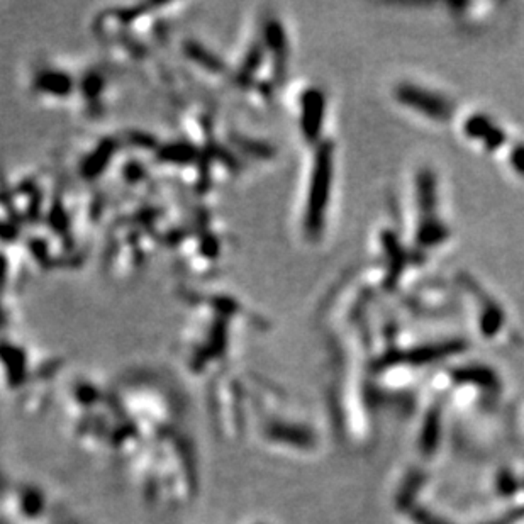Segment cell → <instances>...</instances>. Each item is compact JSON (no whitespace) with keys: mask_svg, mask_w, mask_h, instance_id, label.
I'll return each mask as SVG.
<instances>
[{"mask_svg":"<svg viewBox=\"0 0 524 524\" xmlns=\"http://www.w3.org/2000/svg\"><path fill=\"white\" fill-rule=\"evenodd\" d=\"M333 143H321L316 151L314 168H312L311 187H309L308 205L304 214V230L309 238H319L326 224L328 202L333 183Z\"/></svg>","mask_w":524,"mask_h":524,"instance_id":"cell-1","label":"cell"},{"mask_svg":"<svg viewBox=\"0 0 524 524\" xmlns=\"http://www.w3.org/2000/svg\"><path fill=\"white\" fill-rule=\"evenodd\" d=\"M396 99L401 104L412 107L418 112L438 121L452 117L453 104L443 95L412 83H402L396 88Z\"/></svg>","mask_w":524,"mask_h":524,"instance_id":"cell-2","label":"cell"},{"mask_svg":"<svg viewBox=\"0 0 524 524\" xmlns=\"http://www.w3.org/2000/svg\"><path fill=\"white\" fill-rule=\"evenodd\" d=\"M302 132L308 141H316L323 128L324 109H326V99L319 88H308L302 94Z\"/></svg>","mask_w":524,"mask_h":524,"instance_id":"cell-3","label":"cell"},{"mask_svg":"<svg viewBox=\"0 0 524 524\" xmlns=\"http://www.w3.org/2000/svg\"><path fill=\"white\" fill-rule=\"evenodd\" d=\"M465 132L470 138L481 139L489 150H497L507 139L503 129L496 126V123L490 117L483 116V114H475V116L468 117L467 123H465Z\"/></svg>","mask_w":524,"mask_h":524,"instance_id":"cell-4","label":"cell"},{"mask_svg":"<svg viewBox=\"0 0 524 524\" xmlns=\"http://www.w3.org/2000/svg\"><path fill=\"white\" fill-rule=\"evenodd\" d=\"M418 205L424 217H436V179L430 170H421L416 179Z\"/></svg>","mask_w":524,"mask_h":524,"instance_id":"cell-5","label":"cell"},{"mask_svg":"<svg viewBox=\"0 0 524 524\" xmlns=\"http://www.w3.org/2000/svg\"><path fill=\"white\" fill-rule=\"evenodd\" d=\"M450 231L445 224L436 217H424L418 226L416 239L421 246H438L440 243L448 239Z\"/></svg>","mask_w":524,"mask_h":524,"instance_id":"cell-6","label":"cell"},{"mask_svg":"<svg viewBox=\"0 0 524 524\" xmlns=\"http://www.w3.org/2000/svg\"><path fill=\"white\" fill-rule=\"evenodd\" d=\"M383 246H385L387 256H389V276H387V283L396 282L401 275V270L404 268V265L407 263V258H405L404 250H402L401 243L397 241V238L394 234H383Z\"/></svg>","mask_w":524,"mask_h":524,"instance_id":"cell-7","label":"cell"},{"mask_svg":"<svg viewBox=\"0 0 524 524\" xmlns=\"http://www.w3.org/2000/svg\"><path fill=\"white\" fill-rule=\"evenodd\" d=\"M511 163H512V167H514L516 172H518L519 175L524 177V145L523 143H518L516 146H512Z\"/></svg>","mask_w":524,"mask_h":524,"instance_id":"cell-8","label":"cell"}]
</instances>
